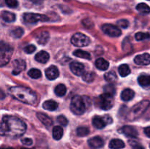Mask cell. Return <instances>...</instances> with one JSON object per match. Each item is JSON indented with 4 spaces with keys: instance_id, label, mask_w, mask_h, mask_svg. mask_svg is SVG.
I'll use <instances>...</instances> for the list:
<instances>
[{
    "instance_id": "cell-19",
    "label": "cell",
    "mask_w": 150,
    "mask_h": 149,
    "mask_svg": "<svg viewBox=\"0 0 150 149\" xmlns=\"http://www.w3.org/2000/svg\"><path fill=\"white\" fill-rule=\"evenodd\" d=\"M35 60L42 64H45L49 60V54L45 51H41L35 55Z\"/></svg>"
},
{
    "instance_id": "cell-29",
    "label": "cell",
    "mask_w": 150,
    "mask_h": 149,
    "mask_svg": "<svg viewBox=\"0 0 150 149\" xmlns=\"http://www.w3.org/2000/svg\"><path fill=\"white\" fill-rule=\"evenodd\" d=\"M73 55L75 56L79 57L81 58H85V59H91V55L88 52L82 50H76L73 52Z\"/></svg>"
},
{
    "instance_id": "cell-46",
    "label": "cell",
    "mask_w": 150,
    "mask_h": 149,
    "mask_svg": "<svg viewBox=\"0 0 150 149\" xmlns=\"http://www.w3.org/2000/svg\"><path fill=\"white\" fill-rule=\"evenodd\" d=\"M64 1H70V0H64Z\"/></svg>"
},
{
    "instance_id": "cell-42",
    "label": "cell",
    "mask_w": 150,
    "mask_h": 149,
    "mask_svg": "<svg viewBox=\"0 0 150 149\" xmlns=\"http://www.w3.org/2000/svg\"><path fill=\"white\" fill-rule=\"evenodd\" d=\"M21 143H23V145H25L29 146V145H32V143H33V141H32V139L28 138V137H26V138L22 139Z\"/></svg>"
},
{
    "instance_id": "cell-25",
    "label": "cell",
    "mask_w": 150,
    "mask_h": 149,
    "mask_svg": "<svg viewBox=\"0 0 150 149\" xmlns=\"http://www.w3.org/2000/svg\"><path fill=\"white\" fill-rule=\"evenodd\" d=\"M1 15L3 20L7 23H11V22H14L16 20V15L11 12L3 11Z\"/></svg>"
},
{
    "instance_id": "cell-11",
    "label": "cell",
    "mask_w": 150,
    "mask_h": 149,
    "mask_svg": "<svg viewBox=\"0 0 150 149\" xmlns=\"http://www.w3.org/2000/svg\"><path fill=\"white\" fill-rule=\"evenodd\" d=\"M70 68L72 72L77 76H82L85 72L84 65L79 61H73L70 63Z\"/></svg>"
},
{
    "instance_id": "cell-44",
    "label": "cell",
    "mask_w": 150,
    "mask_h": 149,
    "mask_svg": "<svg viewBox=\"0 0 150 149\" xmlns=\"http://www.w3.org/2000/svg\"><path fill=\"white\" fill-rule=\"evenodd\" d=\"M144 131L145 134H146L148 137H150V127L145 128Z\"/></svg>"
},
{
    "instance_id": "cell-45",
    "label": "cell",
    "mask_w": 150,
    "mask_h": 149,
    "mask_svg": "<svg viewBox=\"0 0 150 149\" xmlns=\"http://www.w3.org/2000/svg\"><path fill=\"white\" fill-rule=\"evenodd\" d=\"M31 1H32L34 4H40V3L42 2V0H31Z\"/></svg>"
},
{
    "instance_id": "cell-2",
    "label": "cell",
    "mask_w": 150,
    "mask_h": 149,
    "mask_svg": "<svg viewBox=\"0 0 150 149\" xmlns=\"http://www.w3.org/2000/svg\"><path fill=\"white\" fill-rule=\"evenodd\" d=\"M9 92L15 99L23 103L34 105L37 102L36 93L29 88L23 86H13L10 88Z\"/></svg>"
},
{
    "instance_id": "cell-27",
    "label": "cell",
    "mask_w": 150,
    "mask_h": 149,
    "mask_svg": "<svg viewBox=\"0 0 150 149\" xmlns=\"http://www.w3.org/2000/svg\"><path fill=\"white\" fill-rule=\"evenodd\" d=\"M118 71L122 77H126L130 73V69L127 64H122L119 67Z\"/></svg>"
},
{
    "instance_id": "cell-28",
    "label": "cell",
    "mask_w": 150,
    "mask_h": 149,
    "mask_svg": "<svg viewBox=\"0 0 150 149\" xmlns=\"http://www.w3.org/2000/svg\"><path fill=\"white\" fill-rule=\"evenodd\" d=\"M54 92H55L56 95H57L58 96H63L65 95L66 92H67V88L64 84H59L58 86H56Z\"/></svg>"
},
{
    "instance_id": "cell-36",
    "label": "cell",
    "mask_w": 150,
    "mask_h": 149,
    "mask_svg": "<svg viewBox=\"0 0 150 149\" xmlns=\"http://www.w3.org/2000/svg\"><path fill=\"white\" fill-rule=\"evenodd\" d=\"M135 37H136V40L142 41V40H144V39H149V38H150V35L148 33L138 32V33H136Z\"/></svg>"
},
{
    "instance_id": "cell-35",
    "label": "cell",
    "mask_w": 150,
    "mask_h": 149,
    "mask_svg": "<svg viewBox=\"0 0 150 149\" xmlns=\"http://www.w3.org/2000/svg\"><path fill=\"white\" fill-rule=\"evenodd\" d=\"M104 77H105V80H107L108 82H114L117 78V74L114 71H110L105 73Z\"/></svg>"
},
{
    "instance_id": "cell-13",
    "label": "cell",
    "mask_w": 150,
    "mask_h": 149,
    "mask_svg": "<svg viewBox=\"0 0 150 149\" xmlns=\"http://www.w3.org/2000/svg\"><path fill=\"white\" fill-rule=\"evenodd\" d=\"M134 62L138 65H148L150 64V55L149 53H144L136 56L134 58Z\"/></svg>"
},
{
    "instance_id": "cell-34",
    "label": "cell",
    "mask_w": 150,
    "mask_h": 149,
    "mask_svg": "<svg viewBox=\"0 0 150 149\" xmlns=\"http://www.w3.org/2000/svg\"><path fill=\"white\" fill-rule=\"evenodd\" d=\"M89 133V129L87 127H80L76 129V134L79 137H85Z\"/></svg>"
},
{
    "instance_id": "cell-37",
    "label": "cell",
    "mask_w": 150,
    "mask_h": 149,
    "mask_svg": "<svg viewBox=\"0 0 150 149\" xmlns=\"http://www.w3.org/2000/svg\"><path fill=\"white\" fill-rule=\"evenodd\" d=\"M23 30L21 27H17L11 32V35L14 38H20L23 35Z\"/></svg>"
},
{
    "instance_id": "cell-10",
    "label": "cell",
    "mask_w": 150,
    "mask_h": 149,
    "mask_svg": "<svg viewBox=\"0 0 150 149\" xmlns=\"http://www.w3.org/2000/svg\"><path fill=\"white\" fill-rule=\"evenodd\" d=\"M102 29L105 34L112 37H117L122 34V32L120 28L113 24H109V23L104 24L102 26Z\"/></svg>"
},
{
    "instance_id": "cell-7",
    "label": "cell",
    "mask_w": 150,
    "mask_h": 149,
    "mask_svg": "<svg viewBox=\"0 0 150 149\" xmlns=\"http://www.w3.org/2000/svg\"><path fill=\"white\" fill-rule=\"evenodd\" d=\"M71 42L75 46L85 47L90 43V39L82 33H76L71 38Z\"/></svg>"
},
{
    "instance_id": "cell-8",
    "label": "cell",
    "mask_w": 150,
    "mask_h": 149,
    "mask_svg": "<svg viewBox=\"0 0 150 149\" xmlns=\"http://www.w3.org/2000/svg\"><path fill=\"white\" fill-rule=\"evenodd\" d=\"M112 121V118L109 115H105L103 117L95 116L92 119V124L96 129H103L105 126L111 124Z\"/></svg>"
},
{
    "instance_id": "cell-6",
    "label": "cell",
    "mask_w": 150,
    "mask_h": 149,
    "mask_svg": "<svg viewBox=\"0 0 150 149\" xmlns=\"http://www.w3.org/2000/svg\"><path fill=\"white\" fill-rule=\"evenodd\" d=\"M114 96L103 93L99 97V106L104 110H108L114 105Z\"/></svg>"
},
{
    "instance_id": "cell-39",
    "label": "cell",
    "mask_w": 150,
    "mask_h": 149,
    "mask_svg": "<svg viewBox=\"0 0 150 149\" xmlns=\"http://www.w3.org/2000/svg\"><path fill=\"white\" fill-rule=\"evenodd\" d=\"M57 121H58L62 126H64V127L67 126V124H68V120H67V118L64 117V115H59V116L57 118Z\"/></svg>"
},
{
    "instance_id": "cell-12",
    "label": "cell",
    "mask_w": 150,
    "mask_h": 149,
    "mask_svg": "<svg viewBox=\"0 0 150 149\" xmlns=\"http://www.w3.org/2000/svg\"><path fill=\"white\" fill-rule=\"evenodd\" d=\"M121 131L126 137H131V138H136L139 134L137 129L132 126H125L122 128Z\"/></svg>"
},
{
    "instance_id": "cell-32",
    "label": "cell",
    "mask_w": 150,
    "mask_h": 149,
    "mask_svg": "<svg viewBox=\"0 0 150 149\" xmlns=\"http://www.w3.org/2000/svg\"><path fill=\"white\" fill-rule=\"evenodd\" d=\"M28 74L30 77L33 79H38L41 77V73L40 70H39L38 69H35V68H32L28 72Z\"/></svg>"
},
{
    "instance_id": "cell-24",
    "label": "cell",
    "mask_w": 150,
    "mask_h": 149,
    "mask_svg": "<svg viewBox=\"0 0 150 149\" xmlns=\"http://www.w3.org/2000/svg\"><path fill=\"white\" fill-rule=\"evenodd\" d=\"M49 39V34L47 32H42L37 36V41L40 45H45Z\"/></svg>"
},
{
    "instance_id": "cell-17",
    "label": "cell",
    "mask_w": 150,
    "mask_h": 149,
    "mask_svg": "<svg viewBox=\"0 0 150 149\" xmlns=\"http://www.w3.org/2000/svg\"><path fill=\"white\" fill-rule=\"evenodd\" d=\"M138 82L139 85L144 89H147V90L150 89V75L143 74V75L139 76L138 78Z\"/></svg>"
},
{
    "instance_id": "cell-47",
    "label": "cell",
    "mask_w": 150,
    "mask_h": 149,
    "mask_svg": "<svg viewBox=\"0 0 150 149\" xmlns=\"http://www.w3.org/2000/svg\"><path fill=\"white\" fill-rule=\"evenodd\" d=\"M7 149H11V148H7Z\"/></svg>"
},
{
    "instance_id": "cell-22",
    "label": "cell",
    "mask_w": 150,
    "mask_h": 149,
    "mask_svg": "<svg viewBox=\"0 0 150 149\" xmlns=\"http://www.w3.org/2000/svg\"><path fill=\"white\" fill-rule=\"evenodd\" d=\"M125 145L122 140L120 139H114L109 143V148L111 149H122L125 148Z\"/></svg>"
},
{
    "instance_id": "cell-49",
    "label": "cell",
    "mask_w": 150,
    "mask_h": 149,
    "mask_svg": "<svg viewBox=\"0 0 150 149\" xmlns=\"http://www.w3.org/2000/svg\"><path fill=\"white\" fill-rule=\"evenodd\" d=\"M149 147H150V145H149Z\"/></svg>"
},
{
    "instance_id": "cell-1",
    "label": "cell",
    "mask_w": 150,
    "mask_h": 149,
    "mask_svg": "<svg viewBox=\"0 0 150 149\" xmlns=\"http://www.w3.org/2000/svg\"><path fill=\"white\" fill-rule=\"evenodd\" d=\"M26 125L22 120L13 115H4L1 123L0 133L1 136L17 138L25 133Z\"/></svg>"
},
{
    "instance_id": "cell-14",
    "label": "cell",
    "mask_w": 150,
    "mask_h": 149,
    "mask_svg": "<svg viewBox=\"0 0 150 149\" xmlns=\"http://www.w3.org/2000/svg\"><path fill=\"white\" fill-rule=\"evenodd\" d=\"M88 144L92 148L98 149L100 148L104 145V141L100 137L96 136V137H92L88 140Z\"/></svg>"
},
{
    "instance_id": "cell-30",
    "label": "cell",
    "mask_w": 150,
    "mask_h": 149,
    "mask_svg": "<svg viewBox=\"0 0 150 149\" xmlns=\"http://www.w3.org/2000/svg\"><path fill=\"white\" fill-rule=\"evenodd\" d=\"M136 10L143 14H148L150 13V7L145 3H140L136 6Z\"/></svg>"
},
{
    "instance_id": "cell-23",
    "label": "cell",
    "mask_w": 150,
    "mask_h": 149,
    "mask_svg": "<svg viewBox=\"0 0 150 149\" xmlns=\"http://www.w3.org/2000/svg\"><path fill=\"white\" fill-rule=\"evenodd\" d=\"M42 108L49 111L56 110L58 108V104L54 100H47L42 104Z\"/></svg>"
},
{
    "instance_id": "cell-48",
    "label": "cell",
    "mask_w": 150,
    "mask_h": 149,
    "mask_svg": "<svg viewBox=\"0 0 150 149\" xmlns=\"http://www.w3.org/2000/svg\"><path fill=\"white\" fill-rule=\"evenodd\" d=\"M148 1H150V0H148Z\"/></svg>"
},
{
    "instance_id": "cell-15",
    "label": "cell",
    "mask_w": 150,
    "mask_h": 149,
    "mask_svg": "<svg viewBox=\"0 0 150 149\" xmlns=\"http://www.w3.org/2000/svg\"><path fill=\"white\" fill-rule=\"evenodd\" d=\"M59 72L56 66H51L45 70V76L50 80H53L57 79L59 77Z\"/></svg>"
},
{
    "instance_id": "cell-31",
    "label": "cell",
    "mask_w": 150,
    "mask_h": 149,
    "mask_svg": "<svg viewBox=\"0 0 150 149\" xmlns=\"http://www.w3.org/2000/svg\"><path fill=\"white\" fill-rule=\"evenodd\" d=\"M82 79L86 83H92L95 79V73L92 72H85L82 75Z\"/></svg>"
},
{
    "instance_id": "cell-41",
    "label": "cell",
    "mask_w": 150,
    "mask_h": 149,
    "mask_svg": "<svg viewBox=\"0 0 150 149\" xmlns=\"http://www.w3.org/2000/svg\"><path fill=\"white\" fill-rule=\"evenodd\" d=\"M24 51L26 53H32L36 50V47L33 45H29L24 48Z\"/></svg>"
},
{
    "instance_id": "cell-9",
    "label": "cell",
    "mask_w": 150,
    "mask_h": 149,
    "mask_svg": "<svg viewBox=\"0 0 150 149\" xmlns=\"http://www.w3.org/2000/svg\"><path fill=\"white\" fill-rule=\"evenodd\" d=\"M23 20L27 23H35L38 21H47L48 18L45 15L37 13H25L23 15Z\"/></svg>"
},
{
    "instance_id": "cell-3",
    "label": "cell",
    "mask_w": 150,
    "mask_h": 149,
    "mask_svg": "<svg viewBox=\"0 0 150 149\" xmlns=\"http://www.w3.org/2000/svg\"><path fill=\"white\" fill-rule=\"evenodd\" d=\"M150 105V102L148 100H144L133 106L127 114V118L129 121H134L140 118L145 112Z\"/></svg>"
},
{
    "instance_id": "cell-16",
    "label": "cell",
    "mask_w": 150,
    "mask_h": 149,
    "mask_svg": "<svg viewBox=\"0 0 150 149\" xmlns=\"http://www.w3.org/2000/svg\"><path fill=\"white\" fill-rule=\"evenodd\" d=\"M13 67H14V70H13V74L14 75H16L25 70L26 64H25V61L23 60L16 59L13 61Z\"/></svg>"
},
{
    "instance_id": "cell-18",
    "label": "cell",
    "mask_w": 150,
    "mask_h": 149,
    "mask_svg": "<svg viewBox=\"0 0 150 149\" xmlns=\"http://www.w3.org/2000/svg\"><path fill=\"white\" fill-rule=\"evenodd\" d=\"M37 116H38V119L42 123V124L46 127H50L53 124V121L51 120V118L48 116L46 114L42 113V112H38Z\"/></svg>"
},
{
    "instance_id": "cell-33",
    "label": "cell",
    "mask_w": 150,
    "mask_h": 149,
    "mask_svg": "<svg viewBox=\"0 0 150 149\" xmlns=\"http://www.w3.org/2000/svg\"><path fill=\"white\" fill-rule=\"evenodd\" d=\"M103 91L104 93H108V94L111 95V96H114L116 93V89L114 87V85L112 84H108L106 86H104L103 88Z\"/></svg>"
},
{
    "instance_id": "cell-38",
    "label": "cell",
    "mask_w": 150,
    "mask_h": 149,
    "mask_svg": "<svg viewBox=\"0 0 150 149\" xmlns=\"http://www.w3.org/2000/svg\"><path fill=\"white\" fill-rule=\"evenodd\" d=\"M117 25L119 27L122 28V29H127L129 26V21L126 19H121L117 21Z\"/></svg>"
},
{
    "instance_id": "cell-40",
    "label": "cell",
    "mask_w": 150,
    "mask_h": 149,
    "mask_svg": "<svg viewBox=\"0 0 150 149\" xmlns=\"http://www.w3.org/2000/svg\"><path fill=\"white\" fill-rule=\"evenodd\" d=\"M5 3L9 7H11V8H15L18 4L17 0H5Z\"/></svg>"
},
{
    "instance_id": "cell-4",
    "label": "cell",
    "mask_w": 150,
    "mask_h": 149,
    "mask_svg": "<svg viewBox=\"0 0 150 149\" xmlns=\"http://www.w3.org/2000/svg\"><path fill=\"white\" fill-rule=\"evenodd\" d=\"M70 110L76 115H82L86 110V105L83 99L80 96H75L72 99L70 105Z\"/></svg>"
},
{
    "instance_id": "cell-26",
    "label": "cell",
    "mask_w": 150,
    "mask_h": 149,
    "mask_svg": "<svg viewBox=\"0 0 150 149\" xmlns=\"http://www.w3.org/2000/svg\"><path fill=\"white\" fill-rule=\"evenodd\" d=\"M52 136L54 140H60L63 136L62 128L60 126H56V127H54L52 131Z\"/></svg>"
},
{
    "instance_id": "cell-20",
    "label": "cell",
    "mask_w": 150,
    "mask_h": 149,
    "mask_svg": "<svg viewBox=\"0 0 150 149\" xmlns=\"http://www.w3.org/2000/svg\"><path fill=\"white\" fill-rule=\"evenodd\" d=\"M135 96V92L132 89H126L122 91L121 93V98L125 102H128L131 100Z\"/></svg>"
},
{
    "instance_id": "cell-21",
    "label": "cell",
    "mask_w": 150,
    "mask_h": 149,
    "mask_svg": "<svg viewBox=\"0 0 150 149\" xmlns=\"http://www.w3.org/2000/svg\"><path fill=\"white\" fill-rule=\"evenodd\" d=\"M95 66H96V67L98 70L105 71V70H106L108 68V67H109V63H108L106 60L104 59V58H99L96 60V61H95Z\"/></svg>"
},
{
    "instance_id": "cell-43",
    "label": "cell",
    "mask_w": 150,
    "mask_h": 149,
    "mask_svg": "<svg viewBox=\"0 0 150 149\" xmlns=\"http://www.w3.org/2000/svg\"><path fill=\"white\" fill-rule=\"evenodd\" d=\"M132 149H144V148L142 145H141L135 143L134 145H133V148Z\"/></svg>"
},
{
    "instance_id": "cell-5",
    "label": "cell",
    "mask_w": 150,
    "mask_h": 149,
    "mask_svg": "<svg viewBox=\"0 0 150 149\" xmlns=\"http://www.w3.org/2000/svg\"><path fill=\"white\" fill-rule=\"evenodd\" d=\"M13 50L7 44L1 42V51H0V63L1 66L5 65L10 61V56L13 53Z\"/></svg>"
}]
</instances>
